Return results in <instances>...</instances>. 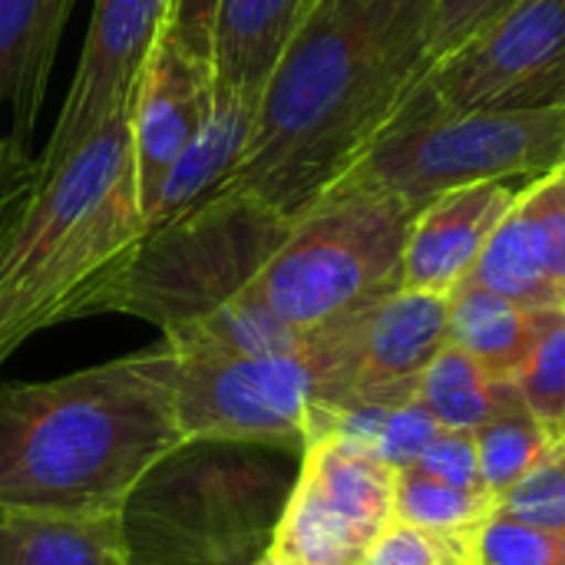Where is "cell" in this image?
Here are the masks:
<instances>
[{"mask_svg":"<svg viewBox=\"0 0 565 565\" xmlns=\"http://www.w3.org/2000/svg\"><path fill=\"white\" fill-rule=\"evenodd\" d=\"M520 179H490L440 192L414 212L401 288L454 295L473 271L490 235L520 195Z\"/></svg>","mask_w":565,"mask_h":565,"instance_id":"obj_14","label":"cell"},{"mask_svg":"<svg viewBox=\"0 0 565 565\" xmlns=\"http://www.w3.org/2000/svg\"><path fill=\"white\" fill-rule=\"evenodd\" d=\"M172 0H93L79 63L36 169L56 166L106 119L129 109L139 76L169 30Z\"/></svg>","mask_w":565,"mask_h":565,"instance_id":"obj_11","label":"cell"},{"mask_svg":"<svg viewBox=\"0 0 565 565\" xmlns=\"http://www.w3.org/2000/svg\"><path fill=\"white\" fill-rule=\"evenodd\" d=\"M142 232L129 109L50 169L23 156L0 189V364L33 334L86 318Z\"/></svg>","mask_w":565,"mask_h":565,"instance_id":"obj_3","label":"cell"},{"mask_svg":"<svg viewBox=\"0 0 565 565\" xmlns=\"http://www.w3.org/2000/svg\"><path fill=\"white\" fill-rule=\"evenodd\" d=\"M215 13H218V0H172L166 36L175 40L179 46L212 60Z\"/></svg>","mask_w":565,"mask_h":565,"instance_id":"obj_31","label":"cell"},{"mask_svg":"<svg viewBox=\"0 0 565 565\" xmlns=\"http://www.w3.org/2000/svg\"><path fill=\"white\" fill-rule=\"evenodd\" d=\"M563 162L565 106L450 109L420 79L331 192L394 195L417 212L440 192L490 179H536Z\"/></svg>","mask_w":565,"mask_h":565,"instance_id":"obj_6","label":"cell"},{"mask_svg":"<svg viewBox=\"0 0 565 565\" xmlns=\"http://www.w3.org/2000/svg\"><path fill=\"white\" fill-rule=\"evenodd\" d=\"M510 3L516 0H434V20H430L434 60L460 46L467 36H473L493 17H500Z\"/></svg>","mask_w":565,"mask_h":565,"instance_id":"obj_30","label":"cell"},{"mask_svg":"<svg viewBox=\"0 0 565 565\" xmlns=\"http://www.w3.org/2000/svg\"><path fill=\"white\" fill-rule=\"evenodd\" d=\"M70 10L73 0H0V106H10V139L23 152L46 99Z\"/></svg>","mask_w":565,"mask_h":565,"instance_id":"obj_16","label":"cell"},{"mask_svg":"<svg viewBox=\"0 0 565 565\" xmlns=\"http://www.w3.org/2000/svg\"><path fill=\"white\" fill-rule=\"evenodd\" d=\"M0 565H129L119 513L0 516Z\"/></svg>","mask_w":565,"mask_h":565,"instance_id":"obj_19","label":"cell"},{"mask_svg":"<svg viewBox=\"0 0 565 565\" xmlns=\"http://www.w3.org/2000/svg\"><path fill=\"white\" fill-rule=\"evenodd\" d=\"M440 434V424L430 417V411L417 401V394L411 401H401L387 411L381 437H377V450L374 457L381 463H387L394 473L407 470L420 460V454L427 450V444Z\"/></svg>","mask_w":565,"mask_h":565,"instance_id":"obj_28","label":"cell"},{"mask_svg":"<svg viewBox=\"0 0 565 565\" xmlns=\"http://www.w3.org/2000/svg\"><path fill=\"white\" fill-rule=\"evenodd\" d=\"M559 440H565V424H563V437H559Z\"/></svg>","mask_w":565,"mask_h":565,"instance_id":"obj_34","label":"cell"},{"mask_svg":"<svg viewBox=\"0 0 565 565\" xmlns=\"http://www.w3.org/2000/svg\"><path fill=\"white\" fill-rule=\"evenodd\" d=\"M315 404L318 377L308 341L265 358L175 354V417L185 440L262 444L301 457Z\"/></svg>","mask_w":565,"mask_h":565,"instance_id":"obj_8","label":"cell"},{"mask_svg":"<svg viewBox=\"0 0 565 565\" xmlns=\"http://www.w3.org/2000/svg\"><path fill=\"white\" fill-rule=\"evenodd\" d=\"M394 520V470L334 437L305 447L271 553L288 565H361Z\"/></svg>","mask_w":565,"mask_h":565,"instance_id":"obj_10","label":"cell"},{"mask_svg":"<svg viewBox=\"0 0 565 565\" xmlns=\"http://www.w3.org/2000/svg\"><path fill=\"white\" fill-rule=\"evenodd\" d=\"M315 3L318 0H218L212 36L215 83L265 96L281 53Z\"/></svg>","mask_w":565,"mask_h":565,"instance_id":"obj_17","label":"cell"},{"mask_svg":"<svg viewBox=\"0 0 565 565\" xmlns=\"http://www.w3.org/2000/svg\"><path fill=\"white\" fill-rule=\"evenodd\" d=\"M526 411L559 440L565 424V311L553 318L516 374Z\"/></svg>","mask_w":565,"mask_h":565,"instance_id":"obj_25","label":"cell"},{"mask_svg":"<svg viewBox=\"0 0 565 565\" xmlns=\"http://www.w3.org/2000/svg\"><path fill=\"white\" fill-rule=\"evenodd\" d=\"M23 156H26V152H23L13 139H0V189H3V182L10 179L13 166H17Z\"/></svg>","mask_w":565,"mask_h":565,"instance_id":"obj_32","label":"cell"},{"mask_svg":"<svg viewBox=\"0 0 565 565\" xmlns=\"http://www.w3.org/2000/svg\"><path fill=\"white\" fill-rule=\"evenodd\" d=\"M417 401L444 430H477L497 414L523 404L516 381L493 377L457 344H447L420 374Z\"/></svg>","mask_w":565,"mask_h":565,"instance_id":"obj_21","label":"cell"},{"mask_svg":"<svg viewBox=\"0 0 565 565\" xmlns=\"http://www.w3.org/2000/svg\"><path fill=\"white\" fill-rule=\"evenodd\" d=\"M473 434H477V454H480V480H483V490L493 493V500L503 497L516 480H523L556 440L526 411V404H516L497 414Z\"/></svg>","mask_w":565,"mask_h":565,"instance_id":"obj_23","label":"cell"},{"mask_svg":"<svg viewBox=\"0 0 565 565\" xmlns=\"http://www.w3.org/2000/svg\"><path fill=\"white\" fill-rule=\"evenodd\" d=\"M252 565H288V563H285L281 556H275V553L268 550V553H262V556H258V559H255Z\"/></svg>","mask_w":565,"mask_h":565,"instance_id":"obj_33","label":"cell"},{"mask_svg":"<svg viewBox=\"0 0 565 565\" xmlns=\"http://www.w3.org/2000/svg\"><path fill=\"white\" fill-rule=\"evenodd\" d=\"M291 218L242 189H218L182 215L149 225L93 295L86 318L129 315L162 334L252 288Z\"/></svg>","mask_w":565,"mask_h":565,"instance_id":"obj_5","label":"cell"},{"mask_svg":"<svg viewBox=\"0 0 565 565\" xmlns=\"http://www.w3.org/2000/svg\"><path fill=\"white\" fill-rule=\"evenodd\" d=\"M361 565H477L473 533H434L391 520Z\"/></svg>","mask_w":565,"mask_h":565,"instance_id":"obj_26","label":"cell"},{"mask_svg":"<svg viewBox=\"0 0 565 565\" xmlns=\"http://www.w3.org/2000/svg\"><path fill=\"white\" fill-rule=\"evenodd\" d=\"M185 437L175 354L156 344L53 381L0 387V516L119 513Z\"/></svg>","mask_w":565,"mask_h":565,"instance_id":"obj_2","label":"cell"},{"mask_svg":"<svg viewBox=\"0 0 565 565\" xmlns=\"http://www.w3.org/2000/svg\"><path fill=\"white\" fill-rule=\"evenodd\" d=\"M477 565H565V533L490 516L473 533Z\"/></svg>","mask_w":565,"mask_h":565,"instance_id":"obj_27","label":"cell"},{"mask_svg":"<svg viewBox=\"0 0 565 565\" xmlns=\"http://www.w3.org/2000/svg\"><path fill=\"white\" fill-rule=\"evenodd\" d=\"M215 96V66L209 56H199L175 40L162 36L149 56L139 86L129 106V136H132V172L142 205L149 215L162 179L195 139L202 119L209 116Z\"/></svg>","mask_w":565,"mask_h":565,"instance_id":"obj_13","label":"cell"},{"mask_svg":"<svg viewBox=\"0 0 565 565\" xmlns=\"http://www.w3.org/2000/svg\"><path fill=\"white\" fill-rule=\"evenodd\" d=\"M493 493L447 487L414 467L394 473V520L434 533H477L493 516Z\"/></svg>","mask_w":565,"mask_h":565,"instance_id":"obj_22","label":"cell"},{"mask_svg":"<svg viewBox=\"0 0 565 565\" xmlns=\"http://www.w3.org/2000/svg\"><path fill=\"white\" fill-rule=\"evenodd\" d=\"M493 516L565 533V440H553L540 463L497 497Z\"/></svg>","mask_w":565,"mask_h":565,"instance_id":"obj_24","label":"cell"},{"mask_svg":"<svg viewBox=\"0 0 565 565\" xmlns=\"http://www.w3.org/2000/svg\"><path fill=\"white\" fill-rule=\"evenodd\" d=\"M467 285L526 308L565 311V162L520 189Z\"/></svg>","mask_w":565,"mask_h":565,"instance_id":"obj_12","label":"cell"},{"mask_svg":"<svg viewBox=\"0 0 565 565\" xmlns=\"http://www.w3.org/2000/svg\"><path fill=\"white\" fill-rule=\"evenodd\" d=\"M563 308H526L480 285L450 295V344L480 361L493 377L516 381L530 351Z\"/></svg>","mask_w":565,"mask_h":565,"instance_id":"obj_18","label":"cell"},{"mask_svg":"<svg viewBox=\"0 0 565 565\" xmlns=\"http://www.w3.org/2000/svg\"><path fill=\"white\" fill-rule=\"evenodd\" d=\"M414 209L377 192H328L291 218L248 295L311 334L401 288Z\"/></svg>","mask_w":565,"mask_h":565,"instance_id":"obj_7","label":"cell"},{"mask_svg":"<svg viewBox=\"0 0 565 565\" xmlns=\"http://www.w3.org/2000/svg\"><path fill=\"white\" fill-rule=\"evenodd\" d=\"M162 341L179 358H265L305 348L308 334L285 324L275 311L245 291L218 311L166 331Z\"/></svg>","mask_w":565,"mask_h":565,"instance_id":"obj_20","label":"cell"},{"mask_svg":"<svg viewBox=\"0 0 565 565\" xmlns=\"http://www.w3.org/2000/svg\"><path fill=\"white\" fill-rule=\"evenodd\" d=\"M258 106H262V93L215 83L209 116L202 119L195 139L185 146V152L162 179L159 195L146 215V228L182 215L185 209L215 195L235 175V169L242 166L252 146Z\"/></svg>","mask_w":565,"mask_h":565,"instance_id":"obj_15","label":"cell"},{"mask_svg":"<svg viewBox=\"0 0 565 565\" xmlns=\"http://www.w3.org/2000/svg\"><path fill=\"white\" fill-rule=\"evenodd\" d=\"M414 470L460 490H483L480 480V454H477V434L473 430H444L427 444Z\"/></svg>","mask_w":565,"mask_h":565,"instance_id":"obj_29","label":"cell"},{"mask_svg":"<svg viewBox=\"0 0 565 565\" xmlns=\"http://www.w3.org/2000/svg\"><path fill=\"white\" fill-rule=\"evenodd\" d=\"M450 109L565 106V0H516L424 76Z\"/></svg>","mask_w":565,"mask_h":565,"instance_id":"obj_9","label":"cell"},{"mask_svg":"<svg viewBox=\"0 0 565 565\" xmlns=\"http://www.w3.org/2000/svg\"><path fill=\"white\" fill-rule=\"evenodd\" d=\"M430 20L434 0H318L222 189L252 192L288 218L324 199L427 76Z\"/></svg>","mask_w":565,"mask_h":565,"instance_id":"obj_1","label":"cell"},{"mask_svg":"<svg viewBox=\"0 0 565 565\" xmlns=\"http://www.w3.org/2000/svg\"><path fill=\"white\" fill-rule=\"evenodd\" d=\"M301 460L235 440H182L119 510L129 565H252L268 553Z\"/></svg>","mask_w":565,"mask_h":565,"instance_id":"obj_4","label":"cell"}]
</instances>
